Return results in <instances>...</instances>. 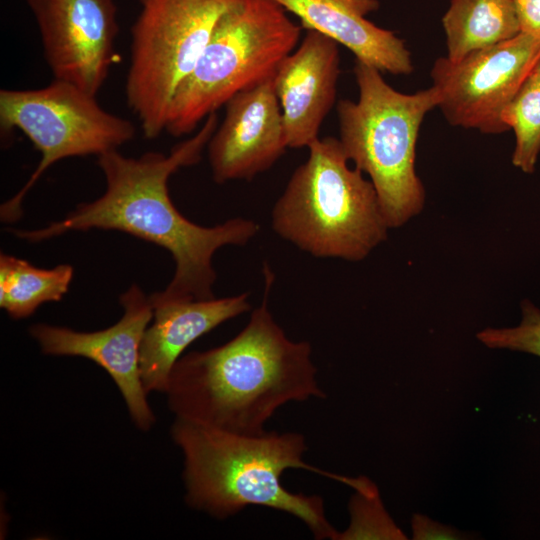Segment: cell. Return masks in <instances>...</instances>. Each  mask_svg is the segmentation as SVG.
<instances>
[{"mask_svg": "<svg viewBox=\"0 0 540 540\" xmlns=\"http://www.w3.org/2000/svg\"><path fill=\"white\" fill-rule=\"evenodd\" d=\"M217 127L215 112L197 133L174 146L168 155L147 152L134 158L117 150L99 155L98 165L106 181L105 192L99 198L78 205L61 221L37 230L12 229L13 234L38 242L73 230L126 232L167 249L175 261L171 282L163 291L150 295V300L215 298L214 253L225 245H246L260 227L241 217L213 227L189 221L171 201L168 180L178 169L200 161Z\"/></svg>", "mask_w": 540, "mask_h": 540, "instance_id": "cell-1", "label": "cell"}, {"mask_svg": "<svg viewBox=\"0 0 540 540\" xmlns=\"http://www.w3.org/2000/svg\"><path fill=\"white\" fill-rule=\"evenodd\" d=\"M263 270L262 303L247 325L221 346L181 356L172 368L166 394L177 418L259 435L282 405L326 397L310 343L289 339L269 310L275 277L267 263Z\"/></svg>", "mask_w": 540, "mask_h": 540, "instance_id": "cell-2", "label": "cell"}, {"mask_svg": "<svg viewBox=\"0 0 540 540\" xmlns=\"http://www.w3.org/2000/svg\"><path fill=\"white\" fill-rule=\"evenodd\" d=\"M171 435L184 456L185 500L190 507L223 520L248 506H264L298 518L316 539H338L321 496L292 493L281 483L286 469L302 468L353 484L354 478L307 464L302 434H236L176 417Z\"/></svg>", "mask_w": 540, "mask_h": 540, "instance_id": "cell-3", "label": "cell"}, {"mask_svg": "<svg viewBox=\"0 0 540 540\" xmlns=\"http://www.w3.org/2000/svg\"><path fill=\"white\" fill-rule=\"evenodd\" d=\"M308 149L272 209V228L314 257L362 261L390 229L377 192L348 166L339 139L319 138Z\"/></svg>", "mask_w": 540, "mask_h": 540, "instance_id": "cell-4", "label": "cell"}, {"mask_svg": "<svg viewBox=\"0 0 540 540\" xmlns=\"http://www.w3.org/2000/svg\"><path fill=\"white\" fill-rule=\"evenodd\" d=\"M354 74L359 97L338 102L339 141L348 160L369 176L389 228H398L425 206L416 143L425 115L438 107L439 94L433 86L399 92L381 71L358 60Z\"/></svg>", "mask_w": 540, "mask_h": 540, "instance_id": "cell-5", "label": "cell"}, {"mask_svg": "<svg viewBox=\"0 0 540 540\" xmlns=\"http://www.w3.org/2000/svg\"><path fill=\"white\" fill-rule=\"evenodd\" d=\"M301 27L273 0H237L218 19L195 67L177 89L166 131L179 137L235 95L273 77Z\"/></svg>", "mask_w": 540, "mask_h": 540, "instance_id": "cell-6", "label": "cell"}, {"mask_svg": "<svg viewBox=\"0 0 540 540\" xmlns=\"http://www.w3.org/2000/svg\"><path fill=\"white\" fill-rule=\"evenodd\" d=\"M237 0H140L131 27L125 93L144 136L166 130L172 99L195 67L220 16Z\"/></svg>", "mask_w": 540, "mask_h": 540, "instance_id": "cell-7", "label": "cell"}, {"mask_svg": "<svg viewBox=\"0 0 540 540\" xmlns=\"http://www.w3.org/2000/svg\"><path fill=\"white\" fill-rule=\"evenodd\" d=\"M95 97L57 79L39 89L0 91L1 131L21 130L41 153L26 184L1 206L2 222H15L21 217L25 195L55 162L99 156L134 138L133 123L103 109Z\"/></svg>", "mask_w": 540, "mask_h": 540, "instance_id": "cell-8", "label": "cell"}, {"mask_svg": "<svg viewBox=\"0 0 540 540\" xmlns=\"http://www.w3.org/2000/svg\"><path fill=\"white\" fill-rule=\"evenodd\" d=\"M540 58V40L523 32L458 60L438 58L431 69L438 107L453 126L482 133L508 131L502 115Z\"/></svg>", "mask_w": 540, "mask_h": 540, "instance_id": "cell-9", "label": "cell"}, {"mask_svg": "<svg viewBox=\"0 0 540 540\" xmlns=\"http://www.w3.org/2000/svg\"><path fill=\"white\" fill-rule=\"evenodd\" d=\"M54 79L95 95L113 62L118 33L113 0H27Z\"/></svg>", "mask_w": 540, "mask_h": 540, "instance_id": "cell-10", "label": "cell"}, {"mask_svg": "<svg viewBox=\"0 0 540 540\" xmlns=\"http://www.w3.org/2000/svg\"><path fill=\"white\" fill-rule=\"evenodd\" d=\"M124 313L114 325L95 332H78L44 323L29 328L30 335L48 355L81 356L101 366L118 386L136 426L149 430L155 423L143 387L140 344L153 316L149 297L132 285L120 297Z\"/></svg>", "mask_w": 540, "mask_h": 540, "instance_id": "cell-11", "label": "cell"}, {"mask_svg": "<svg viewBox=\"0 0 540 540\" xmlns=\"http://www.w3.org/2000/svg\"><path fill=\"white\" fill-rule=\"evenodd\" d=\"M225 107L207 145L212 176L220 184L252 179L288 148L273 77L241 91Z\"/></svg>", "mask_w": 540, "mask_h": 540, "instance_id": "cell-12", "label": "cell"}, {"mask_svg": "<svg viewBox=\"0 0 540 540\" xmlns=\"http://www.w3.org/2000/svg\"><path fill=\"white\" fill-rule=\"evenodd\" d=\"M338 43L307 30L296 50L277 67L273 83L288 148L309 147L336 99L340 74Z\"/></svg>", "mask_w": 540, "mask_h": 540, "instance_id": "cell-13", "label": "cell"}, {"mask_svg": "<svg viewBox=\"0 0 540 540\" xmlns=\"http://www.w3.org/2000/svg\"><path fill=\"white\" fill-rule=\"evenodd\" d=\"M150 302L154 321L143 334L139 356L141 380L147 394L166 393L172 368L192 342L251 308L248 293L220 299Z\"/></svg>", "mask_w": 540, "mask_h": 540, "instance_id": "cell-14", "label": "cell"}, {"mask_svg": "<svg viewBox=\"0 0 540 540\" xmlns=\"http://www.w3.org/2000/svg\"><path fill=\"white\" fill-rule=\"evenodd\" d=\"M273 1L297 16L303 28L345 46L356 60L394 75L413 71L411 54L404 41L366 18L379 8L378 0Z\"/></svg>", "mask_w": 540, "mask_h": 540, "instance_id": "cell-15", "label": "cell"}, {"mask_svg": "<svg viewBox=\"0 0 540 540\" xmlns=\"http://www.w3.org/2000/svg\"><path fill=\"white\" fill-rule=\"evenodd\" d=\"M442 26L446 57L450 60L509 40L521 32L514 0H451Z\"/></svg>", "mask_w": 540, "mask_h": 540, "instance_id": "cell-16", "label": "cell"}, {"mask_svg": "<svg viewBox=\"0 0 540 540\" xmlns=\"http://www.w3.org/2000/svg\"><path fill=\"white\" fill-rule=\"evenodd\" d=\"M73 268L33 266L7 254L0 255V306L13 319H23L43 303L60 301L69 289Z\"/></svg>", "mask_w": 540, "mask_h": 540, "instance_id": "cell-17", "label": "cell"}, {"mask_svg": "<svg viewBox=\"0 0 540 540\" xmlns=\"http://www.w3.org/2000/svg\"><path fill=\"white\" fill-rule=\"evenodd\" d=\"M515 134L512 164L523 173L535 171L540 153V79L530 73L502 115Z\"/></svg>", "mask_w": 540, "mask_h": 540, "instance_id": "cell-18", "label": "cell"}, {"mask_svg": "<svg viewBox=\"0 0 540 540\" xmlns=\"http://www.w3.org/2000/svg\"><path fill=\"white\" fill-rule=\"evenodd\" d=\"M522 319L511 328H485L477 334L489 348L526 352L540 357V309L529 299L521 304Z\"/></svg>", "mask_w": 540, "mask_h": 540, "instance_id": "cell-19", "label": "cell"}, {"mask_svg": "<svg viewBox=\"0 0 540 540\" xmlns=\"http://www.w3.org/2000/svg\"><path fill=\"white\" fill-rule=\"evenodd\" d=\"M414 539H461V535L454 529L434 522L425 516L415 514L412 519Z\"/></svg>", "mask_w": 540, "mask_h": 540, "instance_id": "cell-20", "label": "cell"}, {"mask_svg": "<svg viewBox=\"0 0 540 540\" xmlns=\"http://www.w3.org/2000/svg\"><path fill=\"white\" fill-rule=\"evenodd\" d=\"M521 32L540 40V0H514Z\"/></svg>", "mask_w": 540, "mask_h": 540, "instance_id": "cell-21", "label": "cell"}, {"mask_svg": "<svg viewBox=\"0 0 540 540\" xmlns=\"http://www.w3.org/2000/svg\"><path fill=\"white\" fill-rule=\"evenodd\" d=\"M534 76L538 77L540 79V58L539 60L537 61V63L535 64L532 72H531Z\"/></svg>", "mask_w": 540, "mask_h": 540, "instance_id": "cell-22", "label": "cell"}]
</instances>
